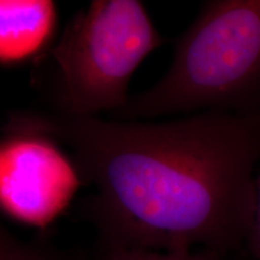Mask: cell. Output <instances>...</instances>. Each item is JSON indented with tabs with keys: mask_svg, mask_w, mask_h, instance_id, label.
I'll use <instances>...</instances> for the list:
<instances>
[{
	"mask_svg": "<svg viewBox=\"0 0 260 260\" xmlns=\"http://www.w3.org/2000/svg\"><path fill=\"white\" fill-rule=\"evenodd\" d=\"M10 126L53 139L94 193L82 204L102 248L233 254L251 236L260 109L165 122L19 112Z\"/></svg>",
	"mask_w": 260,
	"mask_h": 260,
	"instance_id": "obj_1",
	"label": "cell"
},
{
	"mask_svg": "<svg viewBox=\"0 0 260 260\" xmlns=\"http://www.w3.org/2000/svg\"><path fill=\"white\" fill-rule=\"evenodd\" d=\"M0 260H69L41 241H23L0 223Z\"/></svg>",
	"mask_w": 260,
	"mask_h": 260,
	"instance_id": "obj_6",
	"label": "cell"
},
{
	"mask_svg": "<svg viewBox=\"0 0 260 260\" xmlns=\"http://www.w3.org/2000/svg\"><path fill=\"white\" fill-rule=\"evenodd\" d=\"M164 38L136 0H95L68 23L32 64L30 82L50 111L74 117L115 113L129 100L139 65Z\"/></svg>",
	"mask_w": 260,
	"mask_h": 260,
	"instance_id": "obj_3",
	"label": "cell"
},
{
	"mask_svg": "<svg viewBox=\"0 0 260 260\" xmlns=\"http://www.w3.org/2000/svg\"><path fill=\"white\" fill-rule=\"evenodd\" d=\"M260 109V0L207 2L175 42L167 74L113 113L139 121Z\"/></svg>",
	"mask_w": 260,
	"mask_h": 260,
	"instance_id": "obj_2",
	"label": "cell"
},
{
	"mask_svg": "<svg viewBox=\"0 0 260 260\" xmlns=\"http://www.w3.org/2000/svg\"><path fill=\"white\" fill-rule=\"evenodd\" d=\"M83 186L71 155L48 136L6 125L0 138V212L44 230Z\"/></svg>",
	"mask_w": 260,
	"mask_h": 260,
	"instance_id": "obj_4",
	"label": "cell"
},
{
	"mask_svg": "<svg viewBox=\"0 0 260 260\" xmlns=\"http://www.w3.org/2000/svg\"><path fill=\"white\" fill-rule=\"evenodd\" d=\"M102 260H234L232 254L210 249L186 251H145V249L102 248Z\"/></svg>",
	"mask_w": 260,
	"mask_h": 260,
	"instance_id": "obj_7",
	"label": "cell"
},
{
	"mask_svg": "<svg viewBox=\"0 0 260 260\" xmlns=\"http://www.w3.org/2000/svg\"><path fill=\"white\" fill-rule=\"evenodd\" d=\"M57 5L48 0H0V64H34L56 42Z\"/></svg>",
	"mask_w": 260,
	"mask_h": 260,
	"instance_id": "obj_5",
	"label": "cell"
},
{
	"mask_svg": "<svg viewBox=\"0 0 260 260\" xmlns=\"http://www.w3.org/2000/svg\"><path fill=\"white\" fill-rule=\"evenodd\" d=\"M248 242L251 243L253 251L260 260V171L255 176V207L251 236Z\"/></svg>",
	"mask_w": 260,
	"mask_h": 260,
	"instance_id": "obj_8",
	"label": "cell"
}]
</instances>
